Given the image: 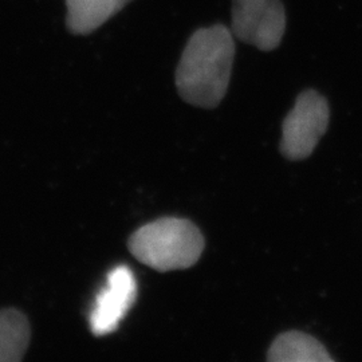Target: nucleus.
Segmentation results:
<instances>
[{
	"instance_id": "f03ea898",
	"label": "nucleus",
	"mask_w": 362,
	"mask_h": 362,
	"mask_svg": "<svg viewBox=\"0 0 362 362\" xmlns=\"http://www.w3.org/2000/svg\"><path fill=\"white\" fill-rule=\"evenodd\" d=\"M206 240L192 221L161 218L132 233L130 254L156 272L187 270L202 257Z\"/></svg>"
},
{
	"instance_id": "7ed1b4c3",
	"label": "nucleus",
	"mask_w": 362,
	"mask_h": 362,
	"mask_svg": "<svg viewBox=\"0 0 362 362\" xmlns=\"http://www.w3.org/2000/svg\"><path fill=\"white\" fill-rule=\"evenodd\" d=\"M330 109L322 94L308 89L298 94L296 105L282 124L279 149L290 161L309 158L329 127Z\"/></svg>"
},
{
	"instance_id": "0eeeda50",
	"label": "nucleus",
	"mask_w": 362,
	"mask_h": 362,
	"mask_svg": "<svg viewBox=\"0 0 362 362\" xmlns=\"http://www.w3.org/2000/svg\"><path fill=\"white\" fill-rule=\"evenodd\" d=\"M270 362H332L324 345L310 334L290 330L272 341L267 353Z\"/></svg>"
},
{
	"instance_id": "20e7f679",
	"label": "nucleus",
	"mask_w": 362,
	"mask_h": 362,
	"mask_svg": "<svg viewBox=\"0 0 362 362\" xmlns=\"http://www.w3.org/2000/svg\"><path fill=\"white\" fill-rule=\"evenodd\" d=\"M282 0H233V34L260 52L279 47L286 33Z\"/></svg>"
},
{
	"instance_id": "423d86ee",
	"label": "nucleus",
	"mask_w": 362,
	"mask_h": 362,
	"mask_svg": "<svg viewBox=\"0 0 362 362\" xmlns=\"http://www.w3.org/2000/svg\"><path fill=\"white\" fill-rule=\"evenodd\" d=\"M133 0H65L66 27L73 35H89Z\"/></svg>"
},
{
	"instance_id": "f257e3e1",
	"label": "nucleus",
	"mask_w": 362,
	"mask_h": 362,
	"mask_svg": "<svg viewBox=\"0 0 362 362\" xmlns=\"http://www.w3.org/2000/svg\"><path fill=\"white\" fill-rule=\"evenodd\" d=\"M235 58L233 31L224 25L196 30L181 54L176 88L187 104L215 109L224 100Z\"/></svg>"
},
{
	"instance_id": "6e6552de",
	"label": "nucleus",
	"mask_w": 362,
	"mask_h": 362,
	"mask_svg": "<svg viewBox=\"0 0 362 362\" xmlns=\"http://www.w3.org/2000/svg\"><path fill=\"white\" fill-rule=\"evenodd\" d=\"M31 327L26 315L16 309L0 310V362H19L26 354Z\"/></svg>"
},
{
	"instance_id": "39448f33",
	"label": "nucleus",
	"mask_w": 362,
	"mask_h": 362,
	"mask_svg": "<svg viewBox=\"0 0 362 362\" xmlns=\"http://www.w3.org/2000/svg\"><path fill=\"white\" fill-rule=\"evenodd\" d=\"M137 284L127 266H118L109 272L106 285L95 298L90 314V329L94 336L104 337L116 332L136 302Z\"/></svg>"
}]
</instances>
